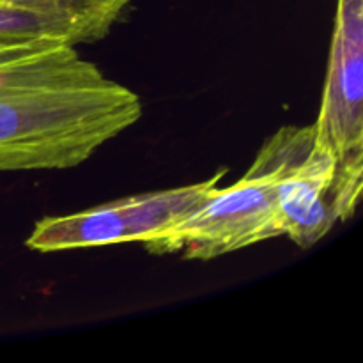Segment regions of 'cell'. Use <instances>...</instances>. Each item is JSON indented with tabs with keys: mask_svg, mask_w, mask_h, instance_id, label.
I'll return each mask as SVG.
<instances>
[{
	"mask_svg": "<svg viewBox=\"0 0 363 363\" xmlns=\"http://www.w3.org/2000/svg\"><path fill=\"white\" fill-rule=\"evenodd\" d=\"M140 117L138 94L71 43L35 38L0 46V170L77 167Z\"/></svg>",
	"mask_w": 363,
	"mask_h": 363,
	"instance_id": "cell-1",
	"label": "cell"
},
{
	"mask_svg": "<svg viewBox=\"0 0 363 363\" xmlns=\"http://www.w3.org/2000/svg\"><path fill=\"white\" fill-rule=\"evenodd\" d=\"M279 199L284 233L301 248L314 247L335 223L353 218L360 204L346 191L335 156L315 142L314 130L280 176Z\"/></svg>",
	"mask_w": 363,
	"mask_h": 363,
	"instance_id": "cell-5",
	"label": "cell"
},
{
	"mask_svg": "<svg viewBox=\"0 0 363 363\" xmlns=\"http://www.w3.org/2000/svg\"><path fill=\"white\" fill-rule=\"evenodd\" d=\"M225 172L220 170L202 183L133 195L73 215L43 218L35 223L25 245L30 250L48 254L131 241L144 243L197 208L218 188Z\"/></svg>",
	"mask_w": 363,
	"mask_h": 363,
	"instance_id": "cell-3",
	"label": "cell"
},
{
	"mask_svg": "<svg viewBox=\"0 0 363 363\" xmlns=\"http://www.w3.org/2000/svg\"><path fill=\"white\" fill-rule=\"evenodd\" d=\"M130 0H0V46L35 38L87 45L108 35Z\"/></svg>",
	"mask_w": 363,
	"mask_h": 363,
	"instance_id": "cell-6",
	"label": "cell"
},
{
	"mask_svg": "<svg viewBox=\"0 0 363 363\" xmlns=\"http://www.w3.org/2000/svg\"><path fill=\"white\" fill-rule=\"evenodd\" d=\"M315 142L339 163L353 201L363 190V0H339Z\"/></svg>",
	"mask_w": 363,
	"mask_h": 363,
	"instance_id": "cell-4",
	"label": "cell"
},
{
	"mask_svg": "<svg viewBox=\"0 0 363 363\" xmlns=\"http://www.w3.org/2000/svg\"><path fill=\"white\" fill-rule=\"evenodd\" d=\"M312 130V124L280 128L238 183L213 190L183 220L144 241L145 250L206 261L286 236L280 176Z\"/></svg>",
	"mask_w": 363,
	"mask_h": 363,
	"instance_id": "cell-2",
	"label": "cell"
}]
</instances>
